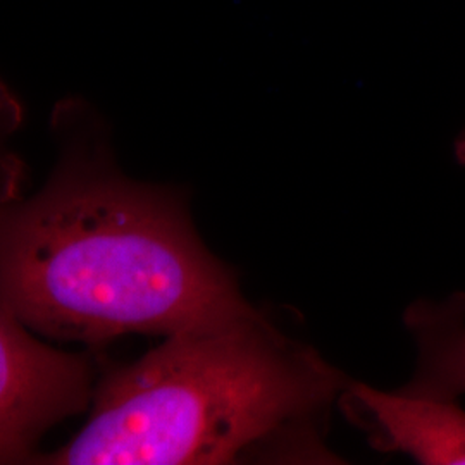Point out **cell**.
Listing matches in <instances>:
<instances>
[{"instance_id":"cell-3","label":"cell","mask_w":465,"mask_h":465,"mask_svg":"<svg viewBox=\"0 0 465 465\" xmlns=\"http://www.w3.org/2000/svg\"><path fill=\"white\" fill-rule=\"evenodd\" d=\"M90 397L84 357L50 349L0 309V462L23 459L52 424Z\"/></svg>"},{"instance_id":"cell-5","label":"cell","mask_w":465,"mask_h":465,"mask_svg":"<svg viewBox=\"0 0 465 465\" xmlns=\"http://www.w3.org/2000/svg\"><path fill=\"white\" fill-rule=\"evenodd\" d=\"M405 322L419 355L414 378L400 391L436 400L465 395V293L445 302H417Z\"/></svg>"},{"instance_id":"cell-2","label":"cell","mask_w":465,"mask_h":465,"mask_svg":"<svg viewBox=\"0 0 465 465\" xmlns=\"http://www.w3.org/2000/svg\"><path fill=\"white\" fill-rule=\"evenodd\" d=\"M347 386L317 351L250 311L169 334L107 376L86 426L49 462L232 464Z\"/></svg>"},{"instance_id":"cell-6","label":"cell","mask_w":465,"mask_h":465,"mask_svg":"<svg viewBox=\"0 0 465 465\" xmlns=\"http://www.w3.org/2000/svg\"><path fill=\"white\" fill-rule=\"evenodd\" d=\"M453 152H455V159L460 166H465V128L462 134L457 136L455 145H453Z\"/></svg>"},{"instance_id":"cell-1","label":"cell","mask_w":465,"mask_h":465,"mask_svg":"<svg viewBox=\"0 0 465 465\" xmlns=\"http://www.w3.org/2000/svg\"><path fill=\"white\" fill-rule=\"evenodd\" d=\"M0 309L35 331L88 343L169 336L253 311L174 200L94 171L0 211Z\"/></svg>"},{"instance_id":"cell-4","label":"cell","mask_w":465,"mask_h":465,"mask_svg":"<svg viewBox=\"0 0 465 465\" xmlns=\"http://www.w3.org/2000/svg\"><path fill=\"white\" fill-rule=\"evenodd\" d=\"M343 403L371 434L372 447L401 451L419 464L465 465V411L457 400L386 393L353 382L343 391Z\"/></svg>"}]
</instances>
